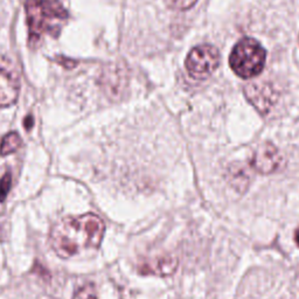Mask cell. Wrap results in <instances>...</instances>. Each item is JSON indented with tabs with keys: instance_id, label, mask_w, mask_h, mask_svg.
Instances as JSON below:
<instances>
[{
	"instance_id": "obj_1",
	"label": "cell",
	"mask_w": 299,
	"mask_h": 299,
	"mask_svg": "<svg viewBox=\"0 0 299 299\" xmlns=\"http://www.w3.org/2000/svg\"><path fill=\"white\" fill-rule=\"evenodd\" d=\"M106 225L99 216L88 213L64 217L52 228L49 242L56 255L70 258L87 249H97L103 240Z\"/></svg>"
},
{
	"instance_id": "obj_2",
	"label": "cell",
	"mask_w": 299,
	"mask_h": 299,
	"mask_svg": "<svg viewBox=\"0 0 299 299\" xmlns=\"http://www.w3.org/2000/svg\"><path fill=\"white\" fill-rule=\"evenodd\" d=\"M25 10L31 47L38 46L43 34L58 35L68 18L60 0H26Z\"/></svg>"
},
{
	"instance_id": "obj_3",
	"label": "cell",
	"mask_w": 299,
	"mask_h": 299,
	"mask_svg": "<svg viewBox=\"0 0 299 299\" xmlns=\"http://www.w3.org/2000/svg\"><path fill=\"white\" fill-rule=\"evenodd\" d=\"M266 52L253 38H243L233 48L229 56L232 70L242 79H253L264 69Z\"/></svg>"
},
{
	"instance_id": "obj_4",
	"label": "cell",
	"mask_w": 299,
	"mask_h": 299,
	"mask_svg": "<svg viewBox=\"0 0 299 299\" xmlns=\"http://www.w3.org/2000/svg\"><path fill=\"white\" fill-rule=\"evenodd\" d=\"M219 63V51L212 44H201L189 52L185 66L193 79L206 80L216 70Z\"/></svg>"
},
{
	"instance_id": "obj_5",
	"label": "cell",
	"mask_w": 299,
	"mask_h": 299,
	"mask_svg": "<svg viewBox=\"0 0 299 299\" xmlns=\"http://www.w3.org/2000/svg\"><path fill=\"white\" fill-rule=\"evenodd\" d=\"M246 99L255 107L261 115H268L277 102L276 89L270 83L258 82L248 84L244 88Z\"/></svg>"
},
{
	"instance_id": "obj_6",
	"label": "cell",
	"mask_w": 299,
	"mask_h": 299,
	"mask_svg": "<svg viewBox=\"0 0 299 299\" xmlns=\"http://www.w3.org/2000/svg\"><path fill=\"white\" fill-rule=\"evenodd\" d=\"M281 163L282 156L280 151L270 143L258 146L252 158V166L261 175H271L277 171Z\"/></svg>"
},
{
	"instance_id": "obj_7",
	"label": "cell",
	"mask_w": 299,
	"mask_h": 299,
	"mask_svg": "<svg viewBox=\"0 0 299 299\" xmlns=\"http://www.w3.org/2000/svg\"><path fill=\"white\" fill-rule=\"evenodd\" d=\"M179 265L177 257L166 255L146 261L139 268V271L145 275H155L159 277H167L175 273Z\"/></svg>"
},
{
	"instance_id": "obj_8",
	"label": "cell",
	"mask_w": 299,
	"mask_h": 299,
	"mask_svg": "<svg viewBox=\"0 0 299 299\" xmlns=\"http://www.w3.org/2000/svg\"><path fill=\"white\" fill-rule=\"evenodd\" d=\"M20 84L10 72L0 69V108H7L18 101Z\"/></svg>"
},
{
	"instance_id": "obj_9",
	"label": "cell",
	"mask_w": 299,
	"mask_h": 299,
	"mask_svg": "<svg viewBox=\"0 0 299 299\" xmlns=\"http://www.w3.org/2000/svg\"><path fill=\"white\" fill-rule=\"evenodd\" d=\"M21 146V138L17 132L12 131L4 137L0 144V156H9L11 153L18 151Z\"/></svg>"
},
{
	"instance_id": "obj_10",
	"label": "cell",
	"mask_w": 299,
	"mask_h": 299,
	"mask_svg": "<svg viewBox=\"0 0 299 299\" xmlns=\"http://www.w3.org/2000/svg\"><path fill=\"white\" fill-rule=\"evenodd\" d=\"M72 299H97L95 286L90 284V283L81 286V288L75 291Z\"/></svg>"
},
{
	"instance_id": "obj_11",
	"label": "cell",
	"mask_w": 299,
	"mask_h": 299,
	"mask_svg": "<svg viewBox=\"0 0 299 299\" xmlns=\"http://www.w3.org/2000/svg\"><path fill=\"white\" fill-rule=\"evenodd\" d=\"M12 185V177L11 173H6L0 179V203H3L6 199L7 194H9Z\"/></svg>"
},
{
	"instance_id": "obj_12",
	"label": "cell",
	"mask_w": 299,
	"mask_h": 299,
	"mask_svg": "<svg viewBox=\"0 0 299 299\" xmlns=\"http://www.w3.org/2000/svg\"><path fill=\"white\" fill-rule=\"evenodd\" d=\"M197 2V0H165V3L167 4L169 7L178 11H184L188 10Z\"/></svg>"
},
{
	"instance_id": "obj_13",
	"label": "cell",
	"mask_w": 299,
	"mask_h": 299,
	"mask_svg": "<svg viewBox=\"0 0 299 299\" xmlns=\"http://www.w3.org/2000/svg\"><path fill=\"white\" fill-rule=\"evenodd\" d=\"M58 62L60 64H62L63 67H66L67 69H71V68H74L78 66V62H75L74 60H69V59H63V58H58Z\"/></svg>"
},
{
	"instance_id": "obj_14",
	"label": "cell",
	"mask_w": 299,
	"mask_h": 299,
	"mask_svg": "<svg viewBox=\"0 0 299 299\" xmlns=\"http://www.w3.org/2000/svg\"><path fill=\"white\" fill-rule=\"evenodd\" d=\"M23 127H25L26 130H31L32 128L34 127V118L32 115H28L25 117V119H23Z\"/></svg>"
},
{
	"instance_id": "obj_15",
	"label": "cell",
	"mask_w": 299,
	"mask_h": 299,
	"mask_svg": "<svg viewBox=\"0 0 299 299\" xmlns=\"http://www.w3.org/2000/svg\"><path fill=\"white\" fill-rule=\"evenodd\" d=\"M294 240H296V243L299 246V228L296 230V233H294Z\"/></svg>"
}]
</instances>
